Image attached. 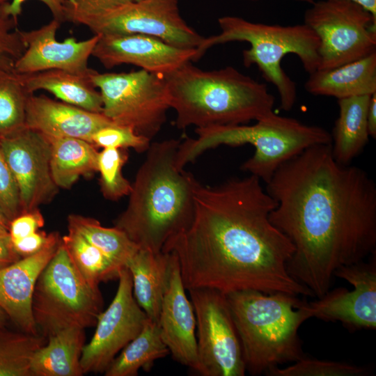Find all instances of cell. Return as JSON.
<instances>
[{
  "label": "cell",
  "instance_id": "obj_1",
  "mask_svg": "<svg viewBox=\"0 0 376 376\" xmlns=\"http://www.w3.org/2000/svg\"><path fill=\"white\" fill-rule=\"evenodd\" d=\"M276 205L269 220L290 241V275L317 298L338 268L376 251V185L362 169L337 162L331 143L309 147L265 183Z\"/></svg>",
  "mask_w": 376,
  "mask_h": 376
},
{
  "label": "cell",
  "instance_id": "obj_2",
  "mask_svg": "<svg viewBox=\"0 0 376 376\" xmlns=\"http://www.w3.org/2000/svg\"><path fill=\"white\" fill-rule=\"evenodd\" d=\"M261 182L251 174L214 187L196 182L190 224L162 249L176 257L186 290L313 296L288 272L294 246L270 221L276 203Z\"/></svg>",
  "mask_w": 376,
  "mask_h": 376
},
{
  "label": "cell",
  "instance_id": "obj_3",
  "mask_svg": "<svg viewBox=\"0 0 376 376\" xmlns=\"http://www.w3.org/2000/svg\"><path fill=\"white\" fill-rule=\"evenodd\" d=\"M180 143L170 139L150 143L132 184L127 205L114 222L139 249L162 252L192 220L197 180L177 166Z\"/></svg>",
  "mask_w": 376,
  "mask_h": 376
},
{
  "label": "cell",
  "instance_id": "obj_4",
  "mask_svg": "<svg viewBox=\"0 0 376 376\" xmlns=\"http://www.w3.org/2000/svg\"><path fill=\"white\" fill-rule=\"evenodd\" d=\"M164 76L179 130L246 124L274 111L267 85L232 66L204 70L189 61Z\"/></svg>",
  "mask_w": 376,
  "mask_h": 376
},
{
  "label": "cell",
  "instance_id": "obj_5",
  "mask_svg": "<svg viewBox=\"0 0 376 376\" xmlns=\"http://www.w3.org/2000/svg\"><path fill=\"white\" fill-rule=\"evenodd\" d=\"M226 297L246 371L258 375L305 356L298 331L312 318L308 303L288 293L251 290L226 294Z\"/></svg>",
  "mask_w": 376,
  "mask_h": 376
},
{
  "label": "cell",
  "instance_id": "obj_6",
  "mask_svg": "<svg viewBox=\"0 0 376 376\" xmlns=\"http://www.w3.org/2000/svg\"><path fill=\"white\" fill-rule=\"evenodd\" d=\"M195 132L196 138H187L180 143L176 155L180 169L209 149L250 144L254 153L242 164L241 169L265 183L280 166L305 149L331 143V134L325 129L279 116L274 111L253 125L210 126L196 128Z\"/></svg>",
  "mask_w": 376,
  "mask_h": 376
},
{
  "label": "cell",
  "instance_id": "obj_7",
  "mask_svg": "<svg viewBox=\"0 0 376 376\" xmlns=\"http://www.w3.org/2000/svg\"><path fill=\"white\" fill-rule=\"evenodd\" d=\"M218 24L221 33L204 38L196 49V61L214 45L234 41L249 42L250 48L242 52L244 66L257 65L265 79L276 87L281 108L291 110L297 99V86L282 68L281 61L288 54H296L308 74L316 71L320 45L316 33L304 23L267 24L230 15L219 17Z\"/></svg>",
  "mask_w": 376,
  "mask_h": 376
},
{
  "label": "cell",
  "instance_id": "obj_8",
  "mask_svg": "<svg viewBox=\"0 0 376 376\" xmlns=\"http://www.w3.org/2000/svg\"><path fill=\"white\" fill-rule=\"evenodd\" d=\"M103 305L100 289L81 279L61 242L34 288L32 312L38 332L47 338L68 328L94 327Z\"/></svg>",
  "mask_w": 376,
  "mask_h": 376
},
{
  "label": "cell",
  "instance_id": "obj_9",
  "mask_svg": "<svg viewBox=\"0 0 376 376\" xmlns=\"http://www.w3.org/2000/svg\"><path fill=\"white\" fill-rule=\"evenodd\" d=\"M88 77L101 94L102 113L112 123L150 141L159 133L171 109L163 75L141 69L104 73L93 69Z\"/></svg>",
  "mask_w": 376,
  "mask_h": 376
},
{
  "label": "cell",
  "instance_id": "obj_10",
  "mask_svg": "<svg viewBox=\"0 0 376 376\" xmlns=\"http://www.w3.org/2000/svg\"><path fill=\"white\" fill-rule=\"evenodd\" d=\"M65 21L83 25L94 35L143 34L187 49H197L205 38L182 17L178 0L132 1L94 11L66 8Z\"/></svg>",
  "mask_w": 376,
  "mask_h": 376
},
{
  "label": "cell",
  "instance_id": "obj_11",
  "mask_svg": "<svg viewBox=\"0 0 376 376\" xmlns=\"http://www.w3.org/2000/svg\"><path fill=\"white\" fill-rule=\"evenodd\" d=\"M304 24L318 36V70H329L376 52V19L359 5L345 0L313 2Z\"/></svg>",
  "mask_w": 376,
  "mask_h": 376
},
{
  "label": "cell",
  "instance_id": "obj_12",
  "mask_svg": "<svg viewBox=\"0 0 376 376\" xmlns=\"http://www.w3.org/2000/svg\"><path fill=\"white\" fill-rule=\"evenodd\" d=\"M196 320L198 373L244 376L245 363L226 295L212 288L188 290Z\"/></svg>",
  "mask_w": 376,
  "mask_h": 376
},
{
  "label": "cell",
  "instance_id": "obj_13",
  "mask_svg": "<svg viewBox=\"0 0 376 376\" xmlns=\"http://www.w3.org/2000/svg\"><path fill=\"white\" fill-rule=\"evenodd\" d=\"M118 281L111 303L100 314L95 333L83 348L80 363L84 375L104 373L148 319L134 297L132 276L127 267L122 269Z\"/></svg>",
  "mask_w": 376,
  "mask_h": 376
},
{
  "label": "cell",
  "instance_id": "obj_14",
  "mask_svg": "<svg viewBox=\"0 0 376 376\" xmlns=\"http://www.w3.org/2000/svg\"><path fill=\"white\" fill-rule=\"evenodd\" d=\"M0 148L17 182L23 212L50 202L58 187L51 173L49 139L24 127L1 137Z\"/></svg>",
  "mask_w": 376,
  "mask_h": 376
},
{
  "label": "cell",
  "instance_id": "obj_15",
  "mask_svg": "<svg viewBox=\"0 0 376 376\" xmlns=\"http://www.w3.org/2000/svg\"><path fill=\"white\" fill-rule=\"evenodd\" d=\"M334 276L347 281L353 290H329L317 300L308 303L312 318L341 322L350 330L376 328V260L361 261L338 268Z\"/></svg>",
  "mask_w": 376,
  "mask_h": 376
},
{
  "label": "cell",
  "instance_id": "obj_16",
  "mask_svg": "<svg viewBox=\"0 0 376 376\" xmlns=\"http://www.w3.org/2000/svg\"><path fill=\"white\" fill-rule=\"evenodd\" d=\"M61 22L52 19L44 26L31 31L19 30L25 46L22 55L16 59L13 70L17 74H29L49 70H61L88 76L93 69L88 60L100 35L84 40L69 37L56 40Z\"/></svg>",
  "mask_w": 376,
  "mask_h": 376
},
{
  "label": "cell",
  "instance_id": "obj_17",
  "mask_svg": "<svg viewBox=\"0 0 376 376\" xmlns=\"http://www.w3.org/2000/svg\"><path fill=\"white\" fill-rule=\"evenodd\" d=\"M92 56L107 69L127 64L165 75L196 61V49L176 47L143 34L100 35Z\"/></svg>",
  "mask_w": 376,
  "mask_h": 376
},
{
  "label": "cell",
  "instance_id": "obj_18",
  "mask_svg": "<svg viewBox=\"0 0 376 376\" xmlns=\"http://www.w3.org/2000/svg\"><path fill=\"white\" fill-rule=\"evenodd\" d=\"M169 253L167 280L158 320L160 334L172 357L198 372L196 316L185 292L178 261Z\"/></svg>",
  "mask_w": 376,
  "mask_h": 376
},
{
  "label": "cell",
  "instance_id": "obj_19",
  "mask_svg": "<svg viewBox=\"0 0 376 376\" xmlns=\"http://www.w3.org/2000/svg\"><path fill=\"white\" fill-rule=\"evenodd\" d=\"M61 242L59 233L52 232L40 251L0 269V307L20 331L40 334L32 312L34 288Z\"/></svg>",
  "mask_w": 376,
  "mask_h": 376
},
{
  "label": "cell",
  "instance_id": "obj_20",
  "mask_svg": "<svg viewBox=\"0 0 376 376\" xmlns=\"http://www.w3.org/2000/svg\"><path fill=\"white\" fill-rule=\"evenodd\" d=\"M102 113L89 111L44 95H29L25 127L48 137L76 138L91 143L93 134L113 124Z\"/></svg>",
  "mask_w": 376,
  "mask_h": 376
},
{
  "label": "cell",
  "instance_id": "obj_21",
  "mask_svg": "<svg viewBox=\"0 0 376 376\" xmlns=\"http://www.w3.org/2000/svg\"><path fill=\"white\" fill-rule=\"evenodd\" d=\"M304 88L312 95L338 100L373 95L376 93V52L338 67L309 74Z\"/></svg>",
  "mask_w": 376,
  "mask_h": 376
},
{
  "label": "cell",
  "instance_id": "obj_22",
  "mask_svg": "<svg viewBox=\"0 0 376 376\" xmlns=\"http://www.w3.org/2000/svg\"><path fill=\"white\" fill-rule=\"evenodd\" d=\"M17 76L29 94L45 91L67 104L92 112H102L101 94L91 83L88 75L49 70L17 74Z\"/></svg>",
  "mask_w": 376,
  "mask_h": 376
},
{
  "label": "cell",
  "instance_id": "obj_23",
  "mask_svg": "<svg viewBox=\"0 0 376 376\" xmlns=\"http://www.w3.org/2000/svg\"><path fill=\"white\" fill-rule=\"evenodd\" d=\"M171 254L139 249L127 265L134 297L151 320L158 323Z\"/></svg>",
  "mask_w": 376,
  "mask_h": 376
},
{
  "label": "cell",
  "instance_id": "obj_24",
  "mask_svg": "<svg viewBox=\"0 0 376 376\" xmlns=\"http://www.w3.org/2000/svg\"><path fill=\"white\" fill-rule=\"evenodd\" d=\"M84 329L70 327L47 337L33 354L31 376H81V356L85 345Z\"/></svg>",
  "mask_w": 376,
  "mask_h": 376
},
{
  "label": "cell",
  "instance_id": "obj_25",
  "mask_svg": "<svg viewBox=\"0 0 376 376\" xmlns=\"http://www.w3.org/2000/svg\"><path fill=\"white\" fill-rule=\"evenodd\" d=\"M371 95L338 100L339 113L331 146L334 158L341 164H350L368 143L367 111Z\"/></svg>",
  "mask_w": 376,
  "mask_h": 376
},
{
  "label": "cell",
  "instance_id": "obj_26",
  "mask_svg": "<svg viewBox=\"0 0 376 376\" xmlns=\"http://www.w3.org/2000/svg\"><path fill=\"white\" fill-rule=\"evenodd\" d=\"M47 137L51 143V173L58 188L70 189L81 176L97 172L99 152L93 144L76 138Z\"/></svg>",
  "mask_w": 376,
  "mask_h": 376
},
{
  "label": "cell",
  "instance_id": "obj_27",
  "mask_svg": "<svg viewBox=\"0 0 376 376\" xmlns=\"http://www.w3.org/2000/svg\"><path fill=\"white\" fill-rule=\"evenodd\" d=\"M170 354L158 323L148 319L139 334L114 358L105 376H136L140 369L150 371L155 361Z\"/></svg>",
  "mask_w": 376,
  "mask_h": 376
},
{
  "label": "cell",
  "instance_id": "obj_28",
  "mask_svg": "<svg viewBox=\"0 0 376 376\" xmlns=\"http://www.w3.org/2000/svg\"><path fill=\"white\" fill-rule=\"evenodd\" d=\"M68 230V233L61 237L62 244L73 267L88 285L99 288L102 282L118 279L123 267L111 260L76 230L70 228Z\"/></svg>",
  "mask_w": 376,
  "mask_h": 376
},
{
  "label": "cell",
  "instance_id": "obj_29",
  "mask_svg": "<svg viewBox=\"0 0 376 376\" xmlns=\"http://www.w3.org/2000/svg\"><path fill=\"white\" fill-rule=\"evenodd\" d=\"M68 228L76 230L123 268L139 249L121 230L104 227L94 218L71 214L68 217Z\"/></svg>",
  "mask_w": 376,
  "mask_h": 376
},
{
  "label": "cell",
  "instance_id": "obj_30",
  "mask_svg": "<svg viewBox=\"0 0 376 376\" xmlns=\"http://www.w3.org/2000/svg\"><path fill=\"white\" fill-rule=\"evenodd\" d=\"M41 334L13 331L0 327V376H31L34 352L47 343Z\"/></svg>",
  "mask_w": 376,
  "mask_h": 376
},
{
  "label": "cell",
  "instance_id": "obj_31",
  "mask_svg": "<svg viewBox=\"0 0 376 376\" xmlns=\"http://www.w3.org/2000/svg\"><path fill=\"white\" fill-rule=\"evenodd\" d=\"M29 95L17 74L0 66V138L25 127Z\"/></svg>",
  "mask_w": 376,
  "mask_h": 376
},
{
  "label": "cell",
  "instance_id": "obj_32",
  "mask_svg": "<svg viewBox=\"0 0 376 376\" xmlns=\"http://www.w3.org/2000/svg\"><path fill=\"white\" fill-rule=\"evenodd\" d=\"M125 149L103 148L97 156L101 191L104 197L117 201L129 195L132 184L123 175V167L127 161Z\"/></svg>",
  "mask_w": 376,
  "mask_h": 376
},
{
  "label": "cell",
  "instance_id": "obj_33",
  "mask_svg": "<svg viewBox=\"0 0 376 376\" xmlns=\"http://www.w3.org/2000/svg\"><path fill=\"white\" fill-rule=\"evenodd\" d=\"M366 368L334 361L320 360L304 356L286 368L276 367L265 373L268 376H363Z\"/></svg>",
  "mask_w": 376,
  "mask_h": 376
},
{
  "label": "cell",
  "instance_id": "obj_34",
  "mask_svg": "<svg viewBox=\"0 0 376 376\" xmlns=\"http://www.w3.org/2000/svg\"><path fill=\"white\" fill-rule=\"evenodd\" d=\"M91 143L97 148L127 149L146 152L151 141L137 134L132 128L114 123L97 130L91 137Z\"/></svg>",
  "mask_w": 376,
  "mask_h": 376
},
{
  "label": "cell",
  "instance_id": "obj_35",
  "mask_svg": "<svg viewBox=\"0 0 376 376\" xmlns=\"http://www.w3.org/2000/svg\"><path fill=\"white\" fill-rule=\"evenodd\" d=\"M17 24V19L0 13V66L7 70H13L25 49Z\"/></svg>",
  "mask_w": 376,
  "mask_h": 376
},
{
  "label": "cell",
  "instance_id": "obj_36",
  "mask_svg": "<svg viewBox=\"0 0 376 376\" xmlns=\"http://www.w3.org/2000/svg\"><path fill=\"white\" fill-rule=\"evenodd\" d=\"M0 211L10 222L23 213L15 179L0 148Z\"/></svg>",
  "mask_w": 376,
  "mask_h": 376
},
{
  "label": "cell",
  "instance_id": "obj_37",
  "mask_svg": "<svg viewBox=\"0 0 376 376\" xmlns=\"http://www.w3.org/2000/svg\"><path fill=\"white\" fill-rule=\"evenodd\" d=\"M45 219L39 209L24 212L9 224L8 233L11 240L29 235L43 227Z\"/></svg>",
  "mask_w": 376,
  "mask_h": 376
},
{
  "label": "cell",
  "instance_id": "obj_38",
  "mask_svg": "<svg viewBox=\"0 0 376 376\" xmlns=\"http://www.w3.org/2000/svg\"><path fill=\"white\" fill-rule=\"evenodd\" d=\"M27 0H11L6 5L1 13L15 19L21 15L22 4ZM43 3L50 10L53 18L61 23L65 22V8L67 0H38Z\"/></svg>",
  "mask_w": 376,
  "mask_h": 376
},
{
  "label": "cell",
  "instance_id": "obj_39",
  "mask_svg": "<svg viewBox=\"0 0 376 376\" xmlns=\"http://www.w3.org/2000/svg\"><path fill=\"white\" fill-rule=\"evenodd\" d=\"M49 233L38 230L26 237L11 240L13 246L21 258L33 255L40 251L47 244Z\"/></svg>",
  "mask_w": 376,
  "mask_h": 376
},
{
  "label": "cell",
  "instance_id": "obj_40",
  "mask_svg": "<svg viewBox=\"0 0 376 376\" xmlns=\"http://www.w3.org/2000/svg\"><path fill=\"white\" fill-rule=\"evenodd\" d=\"M132 1L133 0H67L66 8L94 11L111 8Z\"/></svg>",
  "mask_w": 376,
  "mask_h": 376
},
{
  "label": "cell",
  "instance_id": "obj_41",
  "mask_svg": "<svg viewBox=\"0 0 376 376\" xmlns=\"http://www.w3.org/2000/svg\"><path fill=\"white\" fill-rule=\"evenodd\" d=\"M21 258L13 246L9 233H0V269Z\"/></svg>",
  "mask_w": 376,
  "mask_h": 376
},
{
  "label": "cell",
  "instance_id": "obj_42",
  "mask_svg": "<svg viewBox=\"0 0 376 376\" xmlns=\"http://www.w3.org/2000/svg\"><path fill=\"white\" fill-rule=\"evenodd\" d=\"M367 126L369 136L376 137V93L370 96L367 111Z\"/></svg>",
  "mask_w": 376,
  "mask_h": 376
},
{
  "label": "cell",
  "instance_id": "obj_43",
  "mask_svg": "<svg viewBox=\"0 0 376 376\" xmlns=\"http://www.w3.org/2000/svg\"><path fill=\"white\" fill-rule=\"evenodd\" d=\"M354 3L367 12H368L373 17L376 19V0H345Z\"/></svg>",
  "mask_w": 376,
  "mask_h": 376
},
{
  "label": "cell",
  "instance_id": "obj_44",
  "mask_svg": "<svg viewBox=\"0 0 376 376\" xmlns=\"http://www.w3.org/2000/svg\"><path fill=\"white\" fill-rule=\"evenodd\" d=\"M9 221L4 217L0 211V233L7 234L9 230Z\"/></svg>",
  "mask_w": 376,
  "mask_h": 376
},
{
  "label": "cell",
  "instance_id": "obj_45",
  "mask_svg": "<svg viewBox=\"0 0 376 376\" xmlns=\"http://www.w3.org/2000/svg\"><path fill=\"white\" fill-rule=\"evenodd\" d=\"M10 320L8 315L6 312L0 307V327H6L7 323Z\"/></svg>",
  "mask_w": 376,
  "mask_h": 376
},
{
  "label": "cell",
  "instance_id": "obj_46",
  "mask_svg": "<svg viewBox=\"0 0 376 376\" xmlns=\"http://www.w3.org/2000/svg\"><path fill=\"white\" fill-rule=\"evenodd\" d=\"M11 0H0V13L3 8L7 5Z\"/></svg>",
  "mask_w": 376,
  "mask_h": 376
},
{
  "label": "cell",
  "instance_id": "obj_47",
  "mask_svg": "<svg viewBox=\"0 0 376 376\" xmlns=\"http://www.w3.org/2000/svg\"><path fill=\"white\" fill-rule=\"evenodd\" d=\"M249 1H258V0H249ZM295 1H301V2H306V3H313L314 2L313 0H295Z\"/></svg>",
  "mask_w": 376,
  "mask_h": 376
},
{
  "label": "cell",
  "instance_id": "obj_48",
  "mask_svg": "<svg viewBox=\"0 0 376 376\" xmlns=\"http://www.w3.org/2000/svg\"><path fill=\"white\" fill-rule=\"evenodd\" d=\"M133 1H139V0H133Z\"/></svg>",
  "mask_w": 376,
  "mask_h": 376
}]
</instances>
